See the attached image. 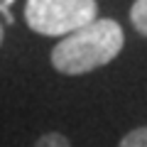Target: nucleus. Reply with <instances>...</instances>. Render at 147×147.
I'll list each match as a JSON object with an SVG mask.
<instances>
[{
  "mask_svg": "<svg viewBox=\"0 0 147 147\" xmlns=\"http://www.w3.org/2000/svg\"><path fill=\"white\" fill-rule=\"evenodd\" d=\"M125 34L123 27L110 17H96L86 27L61 37V42L52 49V66L59 74L79 76L93 69L110 64L123 52Z\"/></svg>",
  "mask_w": 147,
  "mask_h": 147,
  "instance_id": "1",
  "label": "nucleus"
},
{
  "mask_svg": "<svg viewBox=\"0 0 147 147\" xmlns=\"http://www.w3.org/2000/svg\"><path fill=\"white\" fill-rule=\"evenodd\" d=\"M98 17L96 0H27L25 22L44 37H66Z\"/></svg>",
  "mask_w": 147,
  "mask_h": 147,
  "instance_id": "2",
  "label": "nucleus"
},
{
  "mask_svg": "<svg viewBox=\"0 0 147 147\" xmlns=\"http://www.w3.org/2000/svg\"><path fill=\"white\" fill-rule=\"evenodd\" d=\"M130 22L142 37H147V0H135V3H132Z\"/></svg>",
  "mask_w": 147,
  "mask_h": 147,
  "instance_id": "3",
  "label": "nucleus"
},
{
  "mask_svg": "<svg viewBox=\"0 0 147 147\" xmlns=\"http://www.w3.org/2000/svg\"><path fill=\"white\" fill-rule=\"evenodd\" d=\"M120 147H147V125L130 130L120 140Z\"/></svg>",
  "mask_w": 147,
  "mask_h": 147,
  "instance_id": "4",
  "label": "nucleus"
},
{
  "mask_svg": "<svg viewBox=\"0 0 147 147\" xmlns=\"http://www.w3.org/2000/svg\"><path fill=\"white\" fill-rule=\"evenodd\" d=\"M32 147H71V142L61 132H47V135H42Z\"/></svg>",
  "mask_w": 147,
  "mask_h": 147,
  "instance_id": "5",
  "label": "nucleus"
},
{
  "mask_svg": "<svg viewBox=\"0 0 147 147\" xmlns=\"http://www.w3.org/2000/svg\"><path fill=\"white\" fill-rule=\"evenodd\" d=\"M0 44H3V27H0Z\"/></svg>",
  "mask_w": 147,
  "mask_h": 147,
  "instance_id": "6",
  "label": "nucleus"
}]
</instances>
